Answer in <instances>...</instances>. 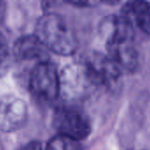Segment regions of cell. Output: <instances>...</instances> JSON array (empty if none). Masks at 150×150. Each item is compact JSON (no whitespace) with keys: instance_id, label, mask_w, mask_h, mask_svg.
<instances>
[{"instance_id":"7","label":"cell","mask_w":150,"mask_h":150,"mask_svg":"<svg viewBox=\"0 0 150 150\" xmlns=\"http://www.w3.org/2000/svg\"><path fill=\"white\" fill-rule=\"evenodd\" d=\"M11 54L21 62L36 61V63L49 61V51L35 34L20 36L13 44Z\"/></svg>"},{"instance_id":"14","label":"cell","mask_w":150,"mask_h":150,"mask_svg":"<svg viewBox=\"0 0 150 150\" xmlns=\"http://www.w3.org/2000/svg\"><path fill=\"white\" fill-rule=\"evenodd\" d=\"M6 11V3L4 1H0V23L3 21Z\"/></svg>"},{"instance_id":"5","label":"cell","mask_w":150,"mask_h":150,"mask_svg":"<svg viewBox=\"0 0 150 150\" xmlns=\"http://www.w3.org/2000/svg\"><path fill=\"white\" fill-rule=\"evenodd\" d=\"M91 69L98 86L116 91L120 84L121 71L108 55L94 52L83 60Z\"/></svg>"},{"instance_id":"2","label":"cell","mask_w":150,"mask_h":150,"mask_svg":"<svg viewBox=\"0 0 150 150\" xmlns=\"http://www.w3.org/2000/svg\"><path fill=\"white\" fill-rule=\"evenodd\" d=\"M59 76L60 95L69 104L88 98L98 87L91 69L84 61L66 65Z\"/></svg>"},{"instance_id":"13","label":"cell","mask_w":150,"mask_h":150,"mask_svg":"<svg viewBox=\"0 0 150 150\" xmlns=\"http://www.w3.org/2000/svg\"><path fill=\"white\" fill-rule=\"evenodd\" d=\"M68 3L73 5H76V6H91V5L98 4V3L90 2V1H69Z\"/></svg>"},{"instance_id":"6","label":"cell","mask_w":150,"mask_h":150,"mask_svg":"<svg viewBox=\"0 0 150 150\" xmlns=\"http://www.w3.org/2000/svg\"><path fill=\"white\" fill-rule=\"evenodd\" d=\"M26 103L16 97L0 98V131L13 133L23 128L28 120Z\"/></svg>"},{"instance_id":"9","label":"cell","mask_w":150,"mask_h":150,"mask_svg":"<svg viewBox=\"0 0 150 150\" xmlns=\"http://www.w3.org/2000/svg\"><path fill=\"white\" fill-rule=\"evenodd\" d=\"M120 15L127 18L134 26L150 35V3L146 1H132L121 9Z\"/></svg>"},{"instance_id":"10","label":"cell","mask_w":150,"mask_h":150,"mask_svg":"<svg viewBox=\"0 0 150 150\" xmlns=\"http://www.w3.org/2000/svg\"><path fill=\"white\" fill-rule=\"evenodd\" d=\"M45 150H82V147L78 142L57 134L47 142Z\"/></svg>"},{"instance_id":"12","label":"cell","mask_w":150,"mask_h":150,"mask_svg":"<svg viewBox=\"0 0 150 150\" xmlns=\"http://www.w3.org/2000/svg\"><path fill=\"white\" fill-rule=\"evenodd\" d=\"M20 150H43V147L40 142L39 141H32L25 145H24Z\"/></svg>"},{"instance_id":"11","label":"cell","mask_w":150,"mask_h":150,"mask_svg":"<svg viewBox=\"0 0 150 150\" xmlns=\"http://www.w3.org/2000/svg\"><path fill=\"white\" fill-rule=\"evenodd\" d=\"M11 52L6 43V40L0 32V77L3 76L10 68Z\"/></svg>"},{"instance_id":"8","label":"cell","mask_w":150,"mask_h":150,"mask_svg":"<svg viewBox=\"0 0 150 150\" xmlns=\"http://www.w3.org/2000/svg\"><path fill=\"white\" fill-rule=\"evenodd\" d=\"M109 58L119 69L125 73L134 72L139 63L138 52L134 41H121L106 44Z\"/></svg>"},{"instance_id":"1","label":"cell","mask_w":150,"mask_h":150,"mask_svg":"<svg viewBox=\"0 0 150 150\" xmlns=\"http://www.w3.org/2000/svg\"><path fill=\"white\" fill-rule=\"evenodd\" d=\"M34 34L49 52L69 56L78 48V40L73 30L59 14L47 12L39 18Z\"/></svg>"},{"instance_id":"3","label":"cell","mask_w":150,"mask_h":150,"mask_svg":"<svg viewBox=\"0 0 150 150\" xmlns=\"http://www.w3.org/2000/svg\"><path fill=\"white\" fill-rule=\"evenodd\" d=\"M53 125L58 134L78 142L85 140L91 133V124L88 115L73 104L62 105L55 109Z\"/></svg>"},{"instance_id":"4","label":"cell","mask_w":150,"mask_h":150,"mask_svg":"<svg viewBox=\"0 0 150 150\" xmlns=\"http://www.w3.org/2000/svg\"><path fill=\"white\" fill-rule=\"evenodd\" d=\"M28 88L36 100L45 104L54 102L60 96V76L56 67L49 61L36 63L29 75Z\"/></svg>"}]
</instances>
